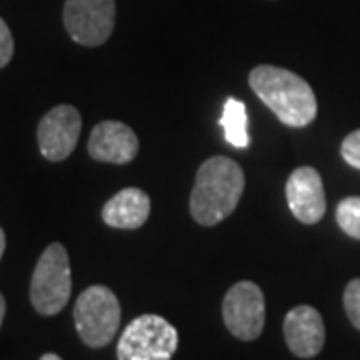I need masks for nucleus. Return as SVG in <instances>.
Wrapping results in <instances>:
<instances>
[{
	"label": "nucleus",
	"instance_id": "1",
	"mask_svg": "<svg viewBox=\"0 0 360 360\" xmlns=\"http://www.w3.org/2000/svg\"><path fill=\"white\" fill-rule=\"evenodd\" d=\"M248 84L286 127L304 129L316 118L319 103L314 90L296 72L281 66L260 65L250 70Z\"/></svg>",
	"mask_w": 360,
	"mask_h": 360
},
{
	"label": "nucleus",
	"instance_id": "2",
	"mask_svg": "<svg viewBox=\"0 0 360 360\" xmlns=\"http://www.w3.org/2000/svg\"><path fill=\"white\" fill-rule=\"evenodd\" d=\"M245 193V172L226 156L205 160L194 180L191 214L202 226H214L229 219Z\"/></svg>",
	"mask_w": 360,
	"mask_h": 360
},
{
	"label": "nucleus",
	"instance_id": "3",
	"mask_svg": "<svg viewBox=\"0 0 360 360\" xmlns=\"http://www.w3.org/2000/svg\"><path fill=\"white\" fill-rule=\"evenodd\" d=\"M72 292L70 260L60 243H52L40 255L30 281V302L42 316H54L68 304Z\"/></svg>",
	"mask_w": 360,
	"mask_h": 360
},
{
	"label": "nucleus",
	"instance_id": "4",
	"mask_svg": "<svg viewBox=\"0 0 360 360\" xmlns=\"http://www.w3.org/2000/svg\"><path fill=\"white\" fill-rule=\"evenodd\" d=\"M120 302L116 295L103 284L89 286L75 304V324L80 340L90 348L110 345L120 326Z\"/></svg>",
	"mask_w": 360,
	"mask_h": 360
},
{
	"label": "nucleus",
	"instance_id": "5",
	"mask_svg": "<svg viewBox=\"0 0 360 360\" xmlns=\"http://www.w3.org/2000/svg\"><path fill=\"white\" fill-rule=\"evenodd\" d=\"M179 348L176 328L158 314L136 316L118 340V360H170Z\"/></svg>",
	"mask_w": 360,
	"mask_h": 360
},
{
	"label": "nucleus",
	"instance_id": "6",
	"mask_svg": "<svg viewBox=\"0 0 360 360\" xmlns=\"http://www.w3.org/2000/svg\"><path fill=\"white\" fill-rule=\"evenodd\" d=\"M222 319L232 336L238 340H257L264 330L266 304L258 284L240 281L232 286L222 300Z\"/></svg>",
	"mask_w": 360,
	"mask_h": 360
},
{
	"label": "nucleus",
	"instance_id": "7",
	"mask_svg": "<svg viewBox=\"0 0 360 360\" xmlns=\"http://www.w3.org/2000/svg\"><path fill=\"white\" fill-rule=\"evenodd\" d=\"M66 32L82 46H101L115 30V0H66Z\"/></svg>",
	"mask_w": 360,
	"mask_h": 360
},
{
	"label": "nucleus",
	"instance_id": "8",
	"mask_svg": "<svg viewBox=\"0 0 360 360\" xmlns=\"http://www.w3.org/2000/svg\"><path fill=\"white\" fill-rule=\"evenodd\" d=\"M82 118L75 106L60 104L42 116L37 139L42 156L51 162H60L75 153L80 139Z\"/></svg>",
	"mask_w": 360,
	"mask_h": 360
},
{
	"label": "nucleus",
	"instance_id": "9",
	"mask_svg": "<svg viewBox=\"0 0 360 360\" xmlns=\"http://www.w3.org/2000/svg\"><path fill=\"white\" fill-rule=\"evenodd\" d=\"M286 202L296 220L302 224H316L326 212V196L319 170L300 167L286 180Z\"/></svg>",
	"mask_w": 360,
	"mask_h": 360
},
{
	"label": "nucleus",
	"instance_id": "10",
	"mask_svg": "<svg viewBox=\"0 0 360 360\" xmlns=\"http://www.w3.org/2000/svg\"><path fill=\"white\" fill-rule=\"evenodd\" d=\"M89 155L98 162L129 165L139 155V139L127 124L104 120L90 132Z\"/></svg>",
	"mask_w": 360,
	"mask_h": 360
},
{
	"label": "nucleus",
	"instance_id": "11",
	"mask_svg": "<svg viewBox=\"0 0 360 360\" xmlns=\"http://www.w3.org/2000/svg\"><path fill=\"white\" fill-rule=\"evenodd\" d=\"M284 340L290 352L298 359H312L324 347V322L321 312L309 304L292 309L284 319Z\"/></svg>",
	"mask_w": 360,
	"mask_h": 360
},
{
	"label": "nucleus",
	"instance_id": "12",
	"mask_svg": "<svg viewBox=\"0 0 360 360\" xmlns=\"http://www.w3.org/2000/svg\"><path fill=\"white\" fill-rule=\"evenodd\" d=\"M150 217V198L141 188H124L103 206V220L120 231H136Z\"/></svg>",
	"mask_w": 360,
	"mask_h": 360
},
{
	"label": "nucleus",
	"instance_id": "13",
	"mask_svg": "<svg viewBox=\"0 0 360 360\" xmlns=\"http://www.w3.org/2000/svg\"><path fill=\"white\" fill-rule=\"evenodd\" d=\"M246 106L236 98H229L224 103L220 127L224 129V139L231 142L234 148H246L250 144L248 132H246Z\"/></svg>",
	"mask_w": 360,
	"mask_h": 360
},
{
	"label": "nucleus",
	"instance_id": "14",
	"mask_svg": "<svg viewBox=\"0 0 360 360\" xmlns=\"http://www.w3.org/2000/svg\"><path fill=\"white\" fill-rule=\"evenodd\" d=\"M336 222L345 234L360 240V196H348L338 202Z\"/></svg>",
	"mask_w": 360,
	"mask_h": 360
},
{
	"label": "nucleus",
	"instance_id": "15",
	"mask_svg": "<svg viewBox=\"0 0 360 360\" xmlns=\"http://www.w3.org/2000/svg\"><path fill=\"white\" fill-rule=\"evenodd\" d=\"M345 310L348 321L360 330V278H354L345 288Z\"/></svg>",
	"mask_w": 360,
	"mask_h": 360
},
{
	"label": "nucleus",
	"instance_id": "16",
	"mask_svg": "<svg viewBox=\"0 0 360 360\" xmlns=\"http://www.w3.org/2000/svg\"><path fill=\"white\" fill-rule=\"evenodd\" d=\"M340 155H342L347 165L360 170V129L350 132L347 139L342 141V144H340Z\"/></svg>",
	"mask_w": 360,
	"mask_h": 360
},
{
	"label": "nucleus",
	"instance_id": "17",
	"mask_svg": "<svg viewBox=\"0 0 360 360\" xmlns=\"http://www.w3.org/2000/svg\"><path fill=\"white\" fill-rule=\"evenodd\" d=\"M14 54V39L8 25L0 18V68L8 65L13 60Z\"/></svg>",
	"mask_w": 360,
	"mask_h": 360
},
{
	"label": "nucleus",
	"instance_id": "18",
	"mask_svg": "<svg viewBox=\"0 0 360 360\" xmlns=\"http://www.w3.org/2000/svg\"><path fill=\"white\" fill-rule=\"evenodd\" d=\"M4 314H6V302H4V296L0 295V326H2V321H4Z\"/></svg>",
	"mask_w": 360,
	"mask_h": 360
},
{
	"label": "nucleus",
	"instance_id": "19",
	"mask_svg": "<svg viewBox=\"0 0 360 360\" xmlns=\"http://www.w3.org/2000/svg\"><path fill=\"white\" fill-rule=\"evenodd\" d=\"M4 248H6V236H4V231L0 229V258L4 255Z\"/></svg>",
	"mask_w": 360,
	"mask_h": 360
},
{
	"label": "nucleus",
	"instance_id": "20",
	"mask_svg": "<svg viewBox=\"0 0 360 360\" xmlns=\"http://www.w3.org/2000/svg\"><path fill=\"white\" fill-rule=\"evenodd\" d=\"M40 360H63L58 354H52V352H46V354H42Z\"/></svg>",
	"mask_w": 360,
	"mask_h": 360
}]
</instances>
